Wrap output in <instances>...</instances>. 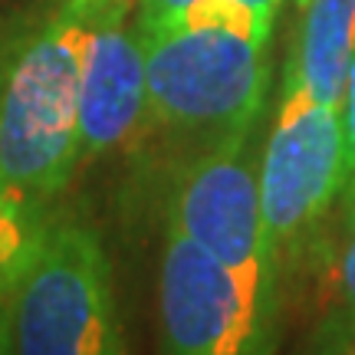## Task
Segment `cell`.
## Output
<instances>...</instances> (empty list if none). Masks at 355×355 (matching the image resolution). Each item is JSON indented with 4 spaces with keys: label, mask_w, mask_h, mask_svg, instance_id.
Here are the masks:
<instances>
[{
    "label": "cell",
    "mask_w": 355,
    "mask_h": 355,
    "mask_svg": "<svg viewBox=\"0 0 355 355\" xmlns=\"http://www.w3.org/2000/svg\"><path fill=\"white\" fill-rule=\"evenodd\" d=\"M168 224L181 227L266 296L273 247L263 227L260 168L250 155V135L191 155L168 198Z\"/></svg>",
    "instance_id": "cell-6"
},
{
    "label": "cell",
    "mask_w": 355,
    "mask_h": 355,
    "mask_svg": "<svg viewBox=\"0 0 355 355\" xmlns=\"http://www.w3.org/2000/svg\"><path fill=\"white\" fill-rule=\"evenodd\" d=\"M194 0H139V10H135V20H139V30L141 37H148L155 33L162 24H168L175 13H181L184 7H191ZM243 3H250L257 10L270 13V17H277L279 13V3L283 0H243Z\"/></svg>",
    "instance_id": "cell-11"
},
{
    "label": "cell",
    "mask_w": 355,
    "mask_h": 355,
    "mask_svg": "<svg viewBox=\"0 0 355 355\" xmlns=\"http://www.w3.org/2000/svg\"><path fill=\"white\" fill-rule=\"evenodd\" d=\"M3 352H125L112 266L96 227L83 220H50L33 263L3 306Z\"/></svg>",
    "instance_id": "cell-3"
},
{
    "label": "cell",
    "mask_w": 355,
    "mask_h": 355,
    "mask_svg": "<svg viewBox=\"0 0 355 355\" xmlns=\"http://www.w3.org/2000/svg\"><path fill=\"white\" fill-rule=\"evenodd\" d=\"M355 56V0H303L296 43L283 76L303 83L319 102L343 109Z\"/></svg>",
    "instance_id": "cell-8"
},
{
    "label": "cell",
    "mask_w": 355,
    "mask_h": 355,
    "mask_svg": "<svg viewBox=\"0 0 355 355\" xmlns=\"http://www.w3.org/2000/svg\"><path fill=\"white\" fill-rule=\"evenodd\" d=\"M50 204L0 171V300H7L33 263L50 227Z\"/></svg>",
    "instance_id": "cell-9"
},
{
    "label": "cell",
    "mask_w": 355,
    "mask_h": 355,
    "mask_svg": "<svg viewBox=\"0 0 355 355\" xmlns=\"http://www.w3.org/2000/svg\"><path fill=\"white\" fill-rule=\"evenodd\" d=\"M349 184H355V181H349Z\"/></svg>",
    "instance_id": "cell-16"
},
{
    "label": "cell",
    "mask_w": 355,
    "mask_h": 355,
    "mask_svg": "<svg viewBox=\"0 0 355 355\" xmlns=\"http://www.w3.org/2000/svg\"><path fill=\"white\" fill-rule=\"evenodd\" d=\"M3 306H7V300H0V352H3Z\"/></svg>",
    "instance_id": "cell-14"
},
{
    "label": "cell",
    "mask_w": 355,
    "mask_h": 355,
    "mask_svg": "<svg viewBox=\"0 0 355 355\" xmlns=\"http://www.w3.org/2000/svg\"><path fill=\"white\" fill-rule=\"evenodd\" d=\"M162 339L175 355H241L263 349L266 296L175 224L158 273Z\"/></svg>",
    "instance_id": "cell-5"
},
{
    "label": "cell",
    "mask_w": 355,
    "mask_h": 355,
    "mask_svg": "<svg viewBox=\"0 0 355 355\" xmlns=\"http://www.w3.org/2000/svg\"><path fill=\"white\" fill-rule=\"evenodd\" d=\"M148 125L191 152L247 139L270 86V43L227 24L175 26L145 40Z\"/></svg>",
    "instance_id": "cell-2"
},
{
    "label": "cell",
    "mask_w": 355,
    "mask_h": 355,
    "mask_svg": "<svg viewBox=\"0 0 355 355\" xmlns=\"http://www.w3.org/2000/svg\"><path fill=\"white\" fill-rule=\"evenodd\" d=\"M24 20L26 13H0V86H3V76H7V63L13 56V46L20 40Z\"/></svg>",
    "instance_id": "cell-13"
},
{
    "label": "cell",
    "mask_w": 355,
    "mask_h": 355,
    "mask_svg": "<svg viewBox=\"0 0 355 355\" xmlns=\"http://www.w3.org/2000/svg\"><path fill=\"white\" fill-rule=\"evenodd\" d=\"M293 3H296V7H300V3H303V0H293Z\"/></svg>",
    "instance_id": "cell-15"
},
{
    "label": "cell",
    "mask_w": 355,
    "mask_h": 355,
    "mask_svg": "<svg viewBox=\"0 0 355 355\" xmlns=\"http://www.w3.org/2000/svg\"><path fill=\"white\" fill-rule=\"evenodd\" d=\"M109 0H43L26 13L0 86V171L50 204L79 168V92Z\"/></svg>",
    "instance_id": "cell-1"
},
{
    "label": "cell",
    "mask_w": 355,
    "mask_h": 355,
    "mask_svg": "<svg viewBox=\"0 0 355 355\" xmlns=\"http://www.w3.org/2000/svg\"><path fill=\"white\" fill-rule=\"evenodd\" d=\"M345 217H343V241L332 257V290H336V313L326 316L319 343L326 349L355 352V184L345 181Z\"/></svg>",
    "instance_id": "cell-10"
},
{
    "label": "cell",
    "mask_w": 355,
    "mask_h": 355,
    "mask_svg": "<svg viewBox=\"0 0 355 355\" xmlns=\"http://www.w3.org/2000/svg\"><path fill=\"white\" fill-rule=\"evenodd\" d=\"M139 0H109L96 20L79 92V165L139 139L148 125L145 37L132 17Z\"/></svg>",
    "instance_id": "cell-7"
},
{
    "label": "cell",
    "mask_w": 355,
    "mask_h": 355,
    "mask_svg": "<svg viewBox=\"0 0 355 355\" xmlns=\"http://www.w3.org/2000/svg\"><path fill=\"white\" fill-rule=\"evenodd\" d=\"M343 135H345V168H349V181H355V56H352V66H349L345 96H343Z\"/></svg>",
    "instance_id": "cell-12"
},
{
    "label": "cell",
    "mask_w": 355,
    "mask_h": 355,
    "mask_svg": "<svg viewBox=\"0 0 355 355\" xmlns=\"http://www.w3.org/2000/svg\"><path fill=\"white\" fill-rule=\"evenodd\" d=\"M345 181L343 109L283 76L277 119L260 158V207L273 257L296 254L316 234Z\"/></svg>",
    "instance_id": "cell-4"
}]
</instances>
